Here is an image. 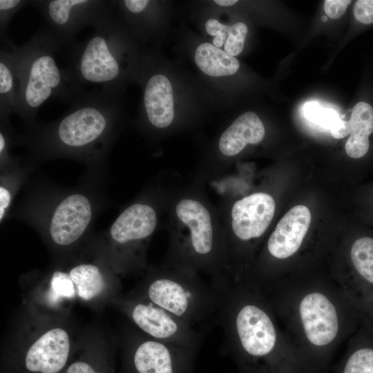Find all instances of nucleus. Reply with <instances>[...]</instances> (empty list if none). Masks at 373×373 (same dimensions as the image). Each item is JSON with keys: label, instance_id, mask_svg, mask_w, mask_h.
<instances>
[{"label": "nucleus", "instance_id": "nucleus-1", "mask_svg": "<svg viewBox=\"0 0 373 373\" xmlns=\"http://www.w3.org/2000/svg\"><path fill=\"white\" fill-rule=\"evenodd\" d=\"M260 287L309 371L327 361L364 322L360 310L333 277L281 276Z\"/></svg>", "mask_w": 373, "mask_h": 373}, {"label": "nucleus", "instance_id": "nucleus-2", "mask_svg": "<svg viewBox=\"0 0 373 373\" xmlns=\"http://www.w3.org/2000/svg\"><path fill=\"white\" fill-rule=\"evenodd\" d=\"M220 296L217 323L222 350L239 373H307L308 369L283 332L261 288L227 275L212 280Z\"/></svg>", "mask_w": 373, "mask_h": 373}, {"label": "nucleus", "instance_id": "nucleus-3", "mask_svg": "<svg viewBox=\"0 0 373 373\" xmlns=\"http://www.w3.org/2000/svg\"><path fill=\"white\" fill-rule=\"evenodd\" d=\"M62 46L47 30H39L26 43L15 46L19 79L14 113L31 124L48 99L70 104L81 94L69 68L59 66L57 54Z\"/></svg>", "mask_w": 373, "mask_h": 373}, {"label": "nucleus", "instance_id": "nucleus-4", "mask_svg": "<svg viewBox=\"0 0 373 373\" xmlns=\"http://www.w3.org/2000/svg\"><path fill=\"white\" fill-rule=\"evenodd\" d=\"M116 94L84 92L67 111L39 135V143L51 150L88 153L108 144L118 115Z\"/></svg>", "mask_w": 373, "mask_h": 373}, {"label": "nucleus", "instance_id": "nucleus-5", "mask_svg": "<svg viewBox=\"0 0 373 373\" xmlns=\"http://www.w3.org/2000/svg\"><path fill=\"white\" fill-rule=\"evenodd\" d=\"M93 27V32L86 40L70 46L68 68L81 93L116 94L122 77V53L125 47L122 30L111 12Z\"/></svg>", "mask_w": 373, "mask_h": 373}, {"label": "nucleus", "instance_id": "nucleus-6", "mask_svg": "<svg viewBox=\"0 0 373 373\" xmlns=\"http://www.w3.org/2000/svg\"><path fill=\"white\" fill-rule=\"evenodd\" d=\"M146 298L203 332L217 323L219 294L195 273L174 267L157 274L146 287Z\"/></svg>", "mask_w": 373, "mask_h": 373}, {"label": "nucleus", "instance_id": "nucleus-7", "mask_svg": "<svg viewBox=\"0 0 373 373\" xmlns=\"http://www.w3.org/2000/svg\"><path fill=\"white\" fill-rule=\"evenodd\" d=\"M113 3L106 0H37L32 4L59 44L70 47L75 42L77 33L111 12Z\"/></svg>", "mask_w": 373, "mask_h": 373}, {"label": "nucleus", "instance_id": "nucleus-8", "mask_svg": "<svg viewBox=\"0 0 373 373\" xmlns=\"http://www.w3.org/2000/svg\"><path fill=\"white\" fill-rule=\"evenodd\" d=\"M130 315L142 331L163 343L199 350L207 333L147 299L135 303Z\"/></svg>", "mask_w": 373, "mask_h": 373}, {"label": "nucleus", "instance_id": "nucleus-9", "mask_svg": "<svg viewBox=\"0 0 373 373\" xmlns=\"http://www.w3.org/2000/svg\"><path fill=\"white\" fill-rule=\"evenodd\" d=\"M350 272L333 277L361 312L373 324V237L361 236L349 250Z\"/></svg>", "mask_w": 373, "mask_h": 373}, {"label": "nucleus", "instance_id": "nucleus-10", "mask_svg": "<svg viewBox=\"0 0 373 373\" xmlns=\"http://www.w3.org/2000/svg\"><path fill=\"white\" fill-rule=\"evenodd\" d=\"M198 350L146 339L135 347L133 365L136 373H194Z\"/></svg>", "mask_w": 373, "mask_h": 373}, {"label": "nucleus", "instance_id": "nucleus-11", "mask_svg": "<svg viewBox=\"0 0 373 373\" xmlns=\"http://www.w3.org/2000/svg\"><path fill=\"white\" fill-rule=\"evenodd\" d=\"M274 212L275 201L266 193H254L236 201L231 213L235 238L242 242L260 238L270 224Z\"/></svg>", "mask_w": 373, "mask_h": 373}, {"label": "nucleus", "instance_id": "nucleus-12", "mask_svg": "<svg viewBox=\"0 0 373 373\" xmlns=\"http://www.w3.org/2000/svg\"><path fill=\"white\" fill-rule=\"evenodd\" d=\"M92 205L80 193L66 196L55 207L49 224V232L57 245L66 246L77 241L85 232L92 219Z\"/></svg>", "mask_w": 373, "mask_h": 373}, {"label": "nucleus", "instance_id": "nucleus-13", "mask_svg": "<svg viewBox=\"0 0 373 373\" xmlns=\"http://www.w3.org/2000/svg\"><path fill=\"white\" fill-rule=\"evenodd\" d=\"M311 222V213L304 205L292 207L280 219L270 235L266 251L270 259L286 260L301 248Z\"/></svg>", "mask_w": 373, "mask_h": 373}, {"label": "nucleus", "instance_id": "nucleus-14", "mask_svg": "<svg viewBox=\"0 0 373 373\" xmlns=\"http://www.w3.org/2000/svg\"><path fill=\"white\" fill-rule=\"evenodd\" d=\"M70 350L68 334L64 329H51L29 348L26 366L31 372L57 373L65 365Z\"/></svg>", "mask_w": 373, "mask_h": 373}, {"label": "nucleus", "instance_id": "nucleus-15", "mask_svg": "<svg viewBox=\"0 0 373 373\" xmlns=\"http://www.w3.org/2000/svg\"><path fill=\"white\" fill-rule=\"evenodd\" d=\"M157 223V214L150 205L135 203L123 211L113 223L110 234L120 245L141 241L149 237Z\"/></svg>", "mask_w": 373, "mask_h": 373}, {"label": "nucleus", "instance_id": "nucleus-16", "mask_svg": "<svg viewBox=\"0 0 373 373\" xmlns=\"http://www.w3.org/2000/svg\"><path fill=\"white\" fill-rule=\"evenodd\" d=\"M143 103L147 119L153 126L164 128L172 123L174 118L173 89L166 76L156 74L147 80Z\"/></svg>", "mask_w": 373, "mask_h": 373}, {"label": "nucleus", "instance_id": "nucleus-17", "mask_svg": "<svg viewBox=\"0 0 373 373\" xmlns=\"http://www.w3.org/2000/svg\"><path fill=\"white\" fill-rule=\"evenodd\" d=\"M265 134L264 125L254 112L240 115L223 132L219 140V149L227 156L238 154L248 144L260 142Z\"/></svg>", "mask_w": 373, "mask_h": 373}, {"label": "nucleus", "instance_id": "nucleus-18", "mask_svg": "<svg viewBox=\"0 0 373 373\" xmlns=\"http://www.w3.org/2000/svg\"><path fill=\"white\" fill-rule=\"evenodd\" d=\"M350 137L345 144L347 155L354 159L363 157L370 149V136L373 133V107L358 102L348 120Z\"/></svg>", "mask_w": 373, "mask_h": 373}, {"label": "nucleus", "instance_id": "nucleus-19", "mask_svg": "<svg viewBox=\"0 0 373 373\" xmlns=\"http://www.w3.org/2000/svg\"><path fill=\"white\" fill-rule=\"evenodd\" d=\"M15 44L4 46L0 51V115L14 113L19 94V79L14 50Z\"/></svg>", "mask_w": 373, "mask_h": 373}, {"label": "nucleus", "instance_id": "nucleus-20", "mask_svg": "<svg viewBox=\"0 0 373 373\" xmlns=\"http://www.w3.org/2000/svg\"><path fill=\"white\" fill-rule=\"evenodd\" d=\"M195 61L199 68L211 77H222L236 73L239 61L210 43H203L196 49Z\"/></svg>", "mask_w": 373, "mask_h": 373}, {"label": "nucleus", "instance_id": "nucleus-21", "mask_svg": "<svg viewBox=\"0 0 373 373\" xmlns=\"http://www.w3.org/2000/svg\"><path fill=\"white\" fill-rule=\"evenodd\" d=\"M69 275L82 298L88 300L99 295L104 287L103 275L99 268L90 264L73 267Z\"/></svg>", "mask_w": 373, "mask_h": 373}, {"label": "nucleus", "instance_id": "nucleus-22", "mask_svg": "<svg viewBox=\"0 0 373 373\" xmlns=\"http://www.w3.org/2000/svg\"><path fill=\"white\" fill-rule=\"evenodd\" d=\"M303 111L304 115L308 120L330 131L341 119L334 110L323 107L316 102L306 103Z\"/></svg>", "mask_w": 373, "mask_h": 373}, {"label": "nucleus", "instance_id": "nucleus-23", "mask_svg": "<svg viewBox=\"0 0 373 373\" xmlns=\"http://www.w3.org/2000/svg\"><path fill=\"white\" fill-rule=\"evenodd\" d=\"M33 1L26 0H0V36L1 41L5 46H9L13 42L9 39L7 35L8 25L21 9L28 4H32Z\"/></svg>", "mask_w": 373, "mask_h": 373}, {"label": "nucleus", "instance_id": "nucleus-24", "mask_svg": "<svg viewBox=\"0 0 373 373\" xmlns=\"http://www.w3.org/2000/svg\"><path fill=\"white\" fill-rule=\"evenodd\" d=\"M74 285L69 274L60 271H55L50 280V300L55 303L62 298H73L75 294Z\"/></svg>", "mask_w": 373, "mask_h": 373}, {"label": "nucleus", "instance_id": "nucleus-25", "mask_svg": "<svg viewBox=\"0 0 373 373\" xmlns=\"http://www.w3.org/2000/svg\"><path fill=\"white\" fill-rule=\"evenodd\" d=\"M227 39L224 44V51L233 57L238 55L243 50L248 28L245 23L238 22L231 26H225Z\"/></svg>", "mask_w": 373, "mask_h": 373}, {"label": "nucleus", "instance_id": "nucleus-26", "mask_svg": "<svg viewBox=\"0 0 373 373\" xmlns=\"http://www.w3.org/2000/svg\"><path fill=\"white\" fill-rule=\"evenodd\" d=\"M355 19L363 24L373 23V0H358L354 5Z\"/></svg>", "mask_w": 373, "mask_h": 373}, {"label": "nucleus", "instance_id": "nucleus-27", "mask_svg": "<svg viewBox=\"0 0 373 373\" xmlns=\"http://www.w3.org/2000/svg\"><path fill=\"white\" fill-rule=\"evenodd\" d=\"M225 26L226 25L220 23L214 19H209L206 22L207 32L211 36H215L213 43L215 46L219 48L224 44L227 37Z\"/></svg>", "mask_w": 373, "mask_h": 373}, {"label": "nucleus", "instance_id": "nucleus-28", "mask_svg": "<svg viewBox=\"0 0 373 373\" xmlns=\"http://www.w3.org/2000/svg\"><path fill=\"white\" fill-rule=\"evenodd\" d=\"M351 2L347 0H326L324 10L329 17L337 19L342 17Z\"/></svg>", "mask_w": 373, "mask_h": 373}, {"label": "nucleus", "instance_id": "nucleus-29", "mask_svg": "<svg viewBox=\"0 0 373 373\" xmlns=\"http://www.w3.org/2000/svg\"><path fill=\"white\" fill-rule=\"evenodd\" d=\"M11 202L10 191L4 186H0V221L2 222L7 209Z\"/></svg>", "mask_w": 373, "mask_h": 373}, {"label": "nucleus", "instance_id": "nucleus-30", "mask_svg": "<svg viewBox=\"0 0 373 373\" xmlns=\"http://www.w3.org/2000/svg\"><path fill=\"white\" fill-rule=\"evenodd\" d=\"M332 135L336 139L345 137L350 134L348 121L341 119L336 126L330 131Z\"/></svg>", "mask_w": 373, "mask_h": 373}, {"label": "nucleus", "instance_id": "nucleus-31", "mask_svg": "<svg viewBox=\"0 0 373 373\" xmlns=\"http://www.w3.org/2000/svg\"><path fill=\"white\" fill-rule=\"evenodd\" d=\"M66 373H97L88 364L76 362L69 366Z\"/></svg>", "mask_w": 373, "mask_h": 373}, {"label": "nucleus", "instance_id": "nucleus-32", "mask_svg": "<svg viewBox=\"0 0 373 373\" xmlns=\"http://www.w3.org/2000/svg\"><path fill=\"white\" fill-rule=\"evenodd\" d=\"M214 2L221 6H231L236 4L238 1L236 0H215Z\"/></svg>", "mask_w": 373, "mask_h": 373}, {"label": "nucleus", "instance_id": "nucleus-33", "mask_svg": "<svg viewBox=\"0 0 373 373\" xmlns=\"http://www.w3.org/2000/svg\"><path fill=\"white\" fill-rule=\"evenodd\" d=\"M322 19H323V21H326V20H327V18L325 17H323Z\"/></svg>", "mask_w": 373, "mask_h": 373}]
</instances>
